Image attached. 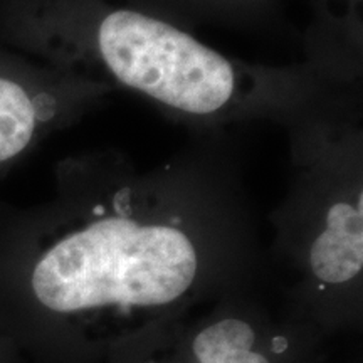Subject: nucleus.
I'll list each match as a JSON object with an SVG mask.
<instances>
[{
	"mask_svg": "<svg viewBox=\"0 0 363 363\" xmlns=\"http://www.w3.org/2000/svg\"><path fill=\"white\" fill-rule=\"evenodd\" d=\"M288 348V340L283 337H276L272 340V352L274 353H283Z\"/></svg>",
	"mask_w": 363,
	"mask_h": 363,
	"instance_id": "7ed1b4c3",
	"label": "nucleus"
},
{
	"mask_svg": "<svg viewBox=\"0 0 363 363\" xmlns=\"http://www.w3.org/2000/svg\"><path fill=\"white\" fill-rule=\"evenodd\" d=\"M6 34L57 69L136 94L192 131L269 121L283 128L362 96L303 62L229 56L147 11L88 0H11Z\"/></svg>",
	"mask_w": 363,
	"mask_h": 363,
	"instance_id": "f257e3e1",
	"label": "nucleus"
},
{
	"mask_svg": "<svg viewBox=\"0 0 363 363\" xmlns=\"http://www.w3.org/2000/svg\"><path fill=\"white\" fill-rule=\"evenodd\" d=\"M254 330L246 321H217L202 330L194 342V353L201 363H269L252 352Z\"/></svg>",
	"mask_w": 363,
	"mask_h": 363,
	"instance_id": "f03ea898",
	"label": "nucleus"
}]
</instances>
